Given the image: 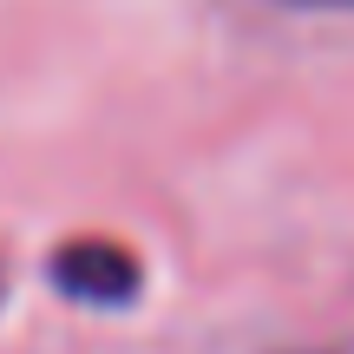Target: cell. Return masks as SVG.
Masks as SVG:
<instances>
[{
    "instance_id": "obj_1",
    "label": "cell",
    "mask_w": 354,
    "mask_h": 354,
    "mask_svg": "<svg viewBox=\"0 0 354 354\" xmlns=\"http://www.w3.org/2000/svg\"><path fill=\"white\" fill-rule=\"evenodd\" d=\"M53 282H59V295H73V302L125 308L145 276H138V263H131L118 243H66V250L53 256Z\"/></svg>"
},
{
    "instance_id": "obj_2",
    "label": "cell",
    "mask_w": 354,
    "mask_h": 354,
    "mask_svg": "<svg viewBox=\"0 0 354 354\" xmlns=\"http://www.w3.org/2000/svg\"><path fill=\"white\" fill-rule=\"evenodd\" d=\"M289 7H354V0H289Z\"/></svg>"
},
{
    "instance_id": "obj_3",
    "label": "cell",
    "mask_w": 354,
    "mask_h": 354,
    "mask_svg": "<svg viewBox=\"0 0 354 354\" xmlns=\"http://www.w3.org/2000/svg\"><path fill=\"white\" fill-rule=\"evenodd\" d=\"M315 354H354V348H315Z\"/></svg>"
}]
</instances>
